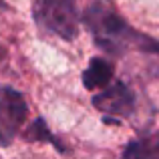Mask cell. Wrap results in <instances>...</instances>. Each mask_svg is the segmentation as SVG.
<instances>
[{
	"label": "cell",
	"instance_id": "cell-1",
	"mask_svg": "<svg viewBox=\"0 0 159 159\" xmlns=\"http://www.w3.org/2000/svg\"><path fill=\"white\" fill-rule=\"evenodd\" d=\"M81 22L91 30L95 44L109 57H123L129 48L159 57V40L133 28L107 0H93L83 10Z\"/></svg>",
	"mask_w": 159,
	"mask_h": 159
},
{
	"label": "cell",
	"instance_id": "cell-2",
	"mask_svg": "<svg viewBox=\"0 0 159 159\" xmlns=\"http://www.w3.org/2000/svg\"><path fill=\"white\" fill-rule=\"evenodd\" d=\"M32 20L43 32L66 43H73L79 36L81 14L77 0H34Z\"/></svg>",
	"mask_w": 159,
	"mask_h": 159
},
{
	"label": "cell",
	"instance_id": "cell-3",
	"mask_svg": "<svg viewBox=\"0 0 159 159\" xmlns=\"http://www.w3.org/2000/svg\"><path fill=\"white\" fill-rule=\"evenodd\" d=\"M28 117V103L20 91L0 85V147H8L20 135Z\"/></svg>",
	"mask_w": 159,
	"mask_h": 159
},
{
	"label": "cell",
	"instance_id": "cell-4",
	"mask_svg": "<svg viewBox=\"0 0 159 159\" xmlns=\"http://www.w3.org/2000/svg\"><path fill=\"white\" fill-rule=\"evenodd\" d=\"M93 107L105 115V121L109 123H119V119H127L135 113L137 97L133 89L123 81L113 79L107 87H103L99 95H93L91 99Z\"/></svg>",
	"mask_w": 159,
	"mask_h": 159
},
{
	"label": "cell",
	"instance_id": "cell-5",
	"mask_svg": "<svg viewBox=\"0 0 159 159\" xmlns=\"http://www.w3.org/2000/svg\"><path fill=\"white\" fill-rule=\"evenodd\" d=\"M115 79V65L111 58L93 57L89 61V66L83 70V87L87 91H99L107 87Z\"/></svg>",
	"mask_w": 159,
	"mask_h": 159
},
{
	"label": "cell",
	"instance_id": "cell-6",
	"mask_svg": "<svg viewBox=\"0 0 159 159\" xmlns=\"http://www.w3.org/2000/svg\"><path fill=\"white\" fill-rule=\"evenodd\" d=\"M20 135H22V139H24V141H28V143H36V141H43V143H51L58 153H66V151H69V149H66L65 145H62L61 141H58L57 137H54L52 133H51V129H48L47 121H44L43 117H36V119L32 121V123L28 125L26 129L22 127Z\"/></svg>",
	"mask_w": 159,
	"mask_h": 159
},
{
	"label": "cell",
	"instance_id": "cell-7",
	"mask_svg": "<svg viewBox=\"0 0 159 159\" xmlns=\"http://www.w3.org/2000/svg\"><path fill=\"white\" fill-rule=\"evenodd\" d=\"M123 157H159V131L133 139L121 151Z\"/></svg>",
	"mask_w": 159,
	"mask_h": 159
}]
</instances>
